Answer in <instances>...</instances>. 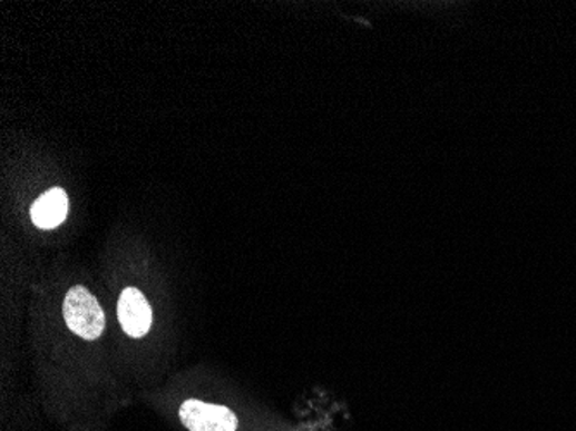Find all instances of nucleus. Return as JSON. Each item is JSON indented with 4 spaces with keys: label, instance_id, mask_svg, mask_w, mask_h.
<instances>
[{
    "label": "nucleus",
    "instance_id": "f03ea898",
    "mask_svg": "<svg viewBox=\"0 0 576 431\" xmlns=\"http://www.w3.org/2000/svg\"><path fill=\"white\" fill-rule=\"evenodd\" d=\"M179 420L191 431H237L238 420L225 405L185 401L179 408Z\"/></svg>",
    "mask_w": 576,
    "mask_h": 431
},
{
    "label": "nucleus",
    "instance_id": "20e7f679",
    "mask_svg": "<svg viewBox=\"0 0 576 431\" xmlns=\"http://www.w3.org/2000/svg\"><path fill=\"white\" fill-rule=\"evenodd\" d=\"M68 206L66 192L59 187L50 188L31 206V222L42 229L58 228L68 216Z\"/></svg>",
    "mask_w": 576,
    "mask_h": 431
},
{
    "label": "nucleus",
    "instance_id": "7ed1b4c3",
    "mask_svg": "<svg viewBox=\"0 0 576 431\" xmlns=\"http://www.w3.org/2000/svg\"><path fill=\"white\" fill-rule=\"evenodd\" d=\"M118 317L126 335L134 336V339L146 336L153 326V310H150L149 302H147L146 295L135 286H128L119 295Z\"/></svg>",
    "mask_w": 576,
    "mask_h": 431
},
{
    "label": "nucleus",
    "instance_id": "f257e3e1",
    "mask_svg": "<svg viewBox=\"0 0 576 431\" xmlns=\"http://www.w3.org/2000/svg\"><path fill=\"white\" fill-rule=\"evenodd\" d=\"M66 325L85 340H97L102 335L106 316L99 301L85 286L69 288L65 298Z\"/></svg>",
    "mask_w": 576,
    "mask_h": 431
}]
</instances>
